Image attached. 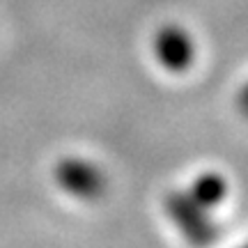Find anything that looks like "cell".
I'll use <instances>...</instances> for the list:
<instances>
[{
    "instance_id": "1",
    "label": "cell",
    "mask_w": 248,
    "mask_h": 248,
    "mask_svg": "<svg viewBox=\"0 0 248 248\" xmlns=\"http://www.w3.org/2000/svg\"><path fill=\"white\" fill-rule=\"evenodd\" d=\"M170 214H172V218L177 221V225L182 228L186 237L191 241H212L216 230H214V225L207 221V209H204L202 204H198L191 198V195H175V198H170Z\"/></svg>"
},
{
    "instance_id": "2",
    "label": "cell",
    "mask_w": 248,
    "mask_h": 248,
    "mask_svg": "<svg viewBox=\"0 0 248 248\" xmlns=\"http://www.w3.org/2000/svg\"><path fill=\"white\" fill-rule=\"evenodd\" d=\"M156 55H159L161 64L170 71H184L191 67L195 55L193 42L186 30L170 26L161 30L156 37Z\"/></svg>"
},
{
    "instance_id": "3",
    "label": "cell",
    "mask_w": 248,
    "mask_h": 248,
    "mask_svg": "<svg viewBox=\"0 0 248 248\" xmlns=\"http://www.w3.org/2000/svg\"><path fill=\"white\" fill-rule=\"evenodd\" d=\"M188 195H191L198 204H202L204 209H209V207L218 204L223 198H225V182H223V177L214 175V172L202 175V177L193 184V188H191Z\"/></svg>"
},
{
    "instance_id": "4",
    "label": "cell",
    "mask_w": 248,
    "mask_h": 248,
    "mask_svg": "<svg viewBox=\"0 0 248 248\" xmlns=\"http://www.w3.org/2000/svg\"><path fill=\"white\" fill-rule=\"evenodd\" d=\"M239 106H241V110L248 115V85L244 88V92L239 94Z\"/></svg>"
}]
</instances>
